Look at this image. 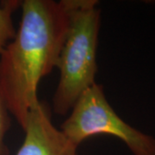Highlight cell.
<instances>
[{
	"label": "cell",
	"instance_id": "obj_1",
	"mask_svg": "<svg viewBox=\"0 0 155 155\" xmlns=\"http://www.w3.org/2000/svg\"><path fill=\"white\" fill-rule=\"evenodd\" d=\"M16 35L0 54V96L22 130L41 79L57 67L69 24L68 0H23Z\"/></svg>",
	"mask_w": 155,
	"mask_h": 155
},
{
	"label": "cell",
	"instance_id": "obj_2",
	"mask_svg": "<svg viewBox=\"0 0 155 155\" xmlns=\"http://www.w3.org/2000/svg\"><path fill=\"white\" fill-rule=\"evenodd\" d=\"M97 0H68L69 24L57 68L60 80L53 99L54 113L66 116L78 98L94 84L100 10Z\"/></svg>",
	"mask_w": 155,
	"mask_h": 155
},
{
	"label": "cell",
	"instance_id": "obj_3",
	"mask_svg": "<svg viewBox=\"0 0 155 155\" xmlns=\"http://www.w3.org/2000/svg\"><path fill=\"white\" fill-rule=\"evenodd\" d=\"M59 129L77 147L89 137L104 134L121 140L134 155H155L154 137L122 120L97 83L80 95Z\"/></svg>",
	"mask_w": 155,
	"mask_h": 155
},
{
	"label": "cell",
	"instance_id": "obj_4",
	"mask_svg": "<svg viewBox=\"0 0 155 155\" xmlns=\"http://www.w3.org/2000/svg\"><path fill=\"white\" fill-rule=\"evenodd\" d=\"M24 140L16 155H79L72 143L53 124L45 103L39 101L28 113Z\"/></svg>",
	"mask_w": 155,
	"mask_h": 155
},
{
	"label": "cell",
	"instance_id": "obj_5",
	"mask_svg": "<svg viewBox=\"0 0 155 155\" xmlns=\"http://www.w3.org/2000/svg\"><path fill=\"white\" fill-rule=\"evenodd\" d=\"M18 0H7L0 5V54L7 44L16 35V30L12 22V14L21 6Z\"/></svg>",
	"mask_w": 155,
	"mask_h": 155
},
{
	"label": "cell",
	"instance_id": "obj_6",
	"mask_svg": "<svg viewBox=\"0 0 155 155\" xmlns=\"http://www.w3.org/2000/svg\"><path fill=\"white\" fill-rule=\"evenodd\" d=\"M11 127L10 113L6 108L5 104L2 97L0 96V155H6L9 153L8 147L5 145V139L6 133Z\"/></svg>",
	"mask_w": 155,
	"mask_h": 155
}]
</instances>
